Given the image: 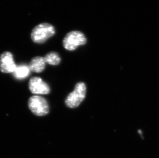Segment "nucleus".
I'll use <instances>...</instances> for the list:
<instances>
[{
	"mask_svg": "<svg viewBox=\"0 0 159 158\" xmlns=\"http://www.w3.org/2000/svg\"><path fill=\"white\" fill-rule=\"evenodd\" d=\"M86 43L87 39L83 33L79 31H72L65 37L63 45L66 50L73 51L78 47L86 44Z\"/></svg>",
	"mask_w": 159,
	"mask_h": 158,
	"instance_id": "obj_3",
	"label": "nucleus"
},
{
	"mask_svg": "<svg viewBox=\"0 0 159 158\" xmlns=\"http://www.w3.org/2000/svg\"><path fill=\"white\" fill-rule=\"evenodd\" d=\"M86 90V84L84 83L80 82L77 84L74 91L66 99V106L71 108H77L85 98Z\"/></svg>",
	"mask_w": 159,
	"mask_h": 158,
	"instance_id": "obj_2",
	"label": "nucleus"
},
{
	"mask_svg": "<svg viewBox=\"0 0 159 158\" xmlns=\"http://www.w3.org/2000/svg\"><path fill=\"white\" fill-rule=\"evenodd\" d=\"M45 63L46 62L44 58L36 57L32 59L29 66L30 71L39 73L44 70Z\"/></svg>",
	"mask_w": 159,
	"mask_h": 158,
	"instance_id": "obj_7",
	"label": "nucleus"
},
{
	"mask_svg": "<svg viewBox=\"0 0 159 158\" xmlns=\"http://www.w3.org/2000/svg\"><path fill=\"white\" fill-rule=\"evenodd\" d=\"M29 88L34 94H47L50 92L49 86L39 77H33L30 79Z\"/></svg>",
	"mask_w": 159,
	"mask_h": 158,
	"instance_id": "obj_5",
	"label": "nucleus"
},
{
	"mask_svg": "<svg viewBox=\"0 0 159 158\" xmlns=\"http://www.w3.org/2000/svg\"><path fill=\"white\" fill-rule=\"evenodd\" d=\"M55 33L53 25L47 23L39 24L33 29L31 33L32 40L36 43H43Z\"/></svg>",
	"mask_w": 159,
	"mask_h": 158,
	"instance_id": "obj_1",
	"label": "nucleus"
},
{
	"mask_svg": "<svg viewBox=\"0 0 159 158\" xmlns=\"http://www.w3.org/2000/svg\"><path fill=\"white\" fill-rule=\"evenodd\" d=\"M29 107L32 112L37 116H44L49 112L47 100L39 95H34L29 100Z\"/></svg>",
	"mask_w": 159,
	"mask_h": 158,
	"instance_id": "obj_4",
	"label": "nucleus"
},
{
	"mask_svg": "<svg viewBox=\"0 0 159 158\" xmlns=\"http://www.w3.org/2000/svg\"><path fill=\"white\" fill-rule=\"evenodd\" d=\"M30 70L29 66L22 64L17 66L15 70L12 72L14 77L18 80L25 79L29 76L30 73Z\"/></svg>",
	"mask_w": 159,
	"mask_h": 158,
	"instance_id": "obj_8",
	"label": "nucleus"
},
{
	"mask_svg": "<svg viewBox=\"0 0 159 158\" xmlns=\"http://www.w3.org/2000/svg\"><path fill=\"white\" fill-rule=\"evenodd\" d=\"M17 65L14 61L11 53L6 51L0 57V70L3 73H11L15 70Z\"/></svg>",
	"mask_w": 159,
	"mask_h": 158,
	"instance_id": "obj_6",
	"label": "nucleus"
},
{
	"mask_svg": "<svg viewBox=\"0 0 159 158\" xmlns=\"http://www.w3.org/2000/svg\"><path fill=\"white\" fill-rule=\"evenodd\" d=\"M46 63L52 65H57L60 63L61 58L57 52H51L44 58Z\"/></svg>",
	"mask_w": 159,
	"mask_h": 158,
	"instance_id": "obj_9",
	"label": "nucleus"
}]
</instances>
